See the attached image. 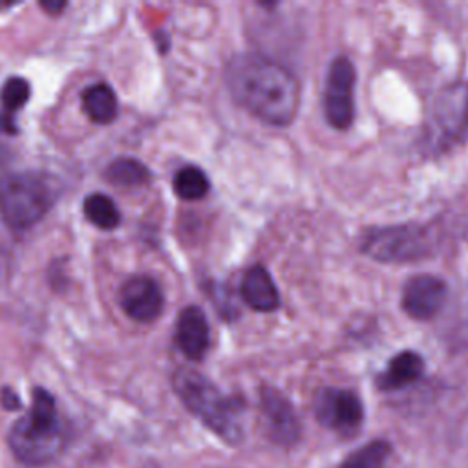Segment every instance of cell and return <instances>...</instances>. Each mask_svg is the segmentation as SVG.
Returning a JSON list of instances; mask_svg holds the SVG:
<instances>
[{
    "label": "cell",
    "instance_id": "44dd1931",
    "mask_svg": "<svg viewBox=\"0 0 468 468\" xmlns=\"http://www.w3.org/2000/svg\"><path fill=\"white\" fill-rule=\"evenodd\" d=\"M16 132H18V126H16V122H15L13 115L2 110V112H0V133L15 135Z\"/></svg>",
    "mask_w": 468,
    "mask_h": 468
},
{
    "label": "cell",
    "instance_id": "d6986e66",
    "mask_svg": "<svg viewBox=\"0 0 468 468\" xmlns=\"http://www.w3.org/2000/svg\"><path fill=\"white\" fill-rule=\"evenodd\" d=\"M29 82L22 77H9L2 90H0V102L4 106V112L13 113L16 110H20L27 99H29Z\"/></svg>",
    "mask_w": 468,
    "mask_h": 468
},
{
    "label": "cell",
    "instance_id": "52a82bcc",
    "mask_svg": "<svg viewBox=\"0 0 468 468\" xmlns=\"http://www.w3.org/2000/svg\"><path fill=\"white\" fill-rule=\"evenodd\" d=\"M316 420L340 435H353L364 420V406L355 391L324 388L314 397Z\"/></svg>",
    "mask_w": 468,
    "mask_h": 468
},
{
    "label": "cell",
    "instance_id": "30bf717a",
    "mask_svg": "<svg viewBox=\"0 0 468 468\" xmlns=\"http://www.w3.org/2000/svg\"><path fill=\"white\" fill-rule=\"evenodd\" d=\"M260 399L269 437L282 446L294 444L300 437V420L292 404L274 388H263Z\"/></svg>",
    "mask_w": 468,
    "mask_h": 468
},
{
    "label": "cell",
    "instance_id": "ac0fdd59",
    "mask_svg": "<svg viewBox=\"0 0 468 468\" xmlns=\"http://www.w3.org/2000/svg\"><path fill=\"white\" fill-rule=\"evenodd\" d=\"M106 179L117 186H137L144 185L150 179L148 168L132 157H121L115 159L112 165H108L104 172Z\"/></svg>",
    "mask_w": 468,
    "mask_h": 468
},
{
    "label": "cell",
    "instance_id": "e0dca14e",
    "mask_svg": "<svg viewBox=\"0 0 468 468\" xmlns=\"http://www.w3.org/2000/svg\"><path fill=\"white\" fill-rule=\"evenodd\" d=\"M210 190V181L197 166H183L174 177V192L185 201H197Z\"/></svg>",
    "mask_w": 468,
    "mask_h": 468
},
{
    "label": "cell",
    "instance_id": "7c38bea8",
    "mask_svg": "<svg viewBox=\"0 0 468 468\" xmlns=\"http://www.w3.org/2000/svg\"><path fill=\"white\" fill-rule=\"evenodd\" d=\"M241 298L250 309L260 313H271L278 309L280 294L265 267L254 265L245 272L241 280Z\"/></svg>",
    "mask_w": 468,
    "mask_h": 468
},
{
    "label": "cell",
    "instance_id": "277c9868",
    "mask_svg": "<svg viewBox=\"0 0 468 468\" xmlns=\"http://www.w3.org/2000/svg\"><path fill=\"white\" fill-rule=\"evenodd\" d=\"M55 199V188L37 172L7 170L0 174V214L13 229L40 221Z\"/></svg>",
    "mask_w": 468,
    "mask_h": 468
},
{
    "label": "cell",
    "instance_id": "9c48e42d",
    "mask_svg": "<svg viewBox=\"0 0 468 468\" xmlns=\"http://www.w3.org/2000/svg\"><path fill=\"white\" fill-rule=\"evenodd\" d=\"M446 283L431 274H417L404 283L402 309L413 320H430L444 305Z\"/></svg>",
    "mask_w": 468,
    "mask_h": 468
},
{
    "label": "cell",
    "instance_id": "4fadbf2b",
    "mask_svg": "<svg viewBox=\"0 0 468 468\" xmlns=\"http://www.w3.org/2000/svg\"><path fill=\"white\" fill-rule=\"evenodd\" d=\"M422 371H424L422 356L415 351H402L388 362L386 369L378 375L377 384L384 391L400 389L419 380Z\"/></svg>",
    "mask_w": 468,
    "mask_h": 468
},
{
    "label": "cell",
    "instance_id": "7402d4cb",
    "mask_svg": "<svg viewBox=\"0 0 468 468\" xmlns=\"http://www.w3.org/2000/svg\"><path fill=\"white\" fill-rule=\"evenodd\" d=\"M40 7L46 11V13H49V15H57V13H60L64 7H66V4L64 2H40Z\"/></svg>",
    "mask_w": 468,
    "mask_h": 468
},
{
    "label": "cell",
    "instance_id": "6da1fadb",
    "mask_svg": "<svg viewBox=\"0 0 468 468\" xmlns=\"http://www.w3.org/2000/svg\"><path fill=\"white\" fill-rule=\"evenodd\" d=\"M227 86L239 106L267 124L285 126L298 112L296 77L271 58L252 53L234 57L227 66Z\"/></svg>",
    "mask_w": 468,
    "mask_h": 468
},
{
    "label": "cell",
    "instance_id": "8992f818",
    "mask_svg": "<svg viewBox=\"0 0 468 468\" xmlns=\"http://www.w3.org/2000/svg\"><path fill=\"white\" fill-rule=\"evenodd\" d=\"M355 68L346 57H336L327 71L324 91V113L336 130H347L355 117Z\"/></svg>",
    "mask_w": 468,
    "mask_h": 468
},
{
    "label": "cell",
    "instance_id": "ffe728a7",
    "mask_svg": "<svg viewBox=\"0 0 468 468\" xmlns=\"http://www.w3.org/2000/svg\"><path fill=\"white\" fill-rule=\"evenodd\" d=\"M0 402L5 410H18L22 404H20V399L18 395L11 389V388H4L2 393H0Z\"/></svg>",
    "mask_w": 468,
    "mask_h": 468
},
{
    "label": "cell",
    "instance_id": "5bb4252c",
    "mask_svg": "<svg viewBox=\"0 0 468 468\" xmlns=\"http://www.w3.org/2000/svg\"><path fill=\"white\" fill-rule=\"evenodd\" d=\"M80 101L84 113L95 124H110L117 117V97L104 82L88 86L82 91Z\"/></svg>",
    "mask_w": 468,
    "mask_h": 468
},
{
    "label": "cell",
    "instance_id": "7a4b0ae2",
    "mask_svg": "<svg viewBox=\"0 0 468 468\" xmlns=\"http://www.w3.org/2000/svg\"><path fill=\"white\" fill-rule=\"evenodd\" d=\"M7 444L13 455L29 466L55 461L66 444L55 399L44 388H35L29 410L9 428Z\"/></svg>",
    "mask_w": 468,
    "mask_h": 468
},
{
    "label": "cell",
    "instance_id": "3957f363",
    "mask_svg": "<svg viewBox=\"0 0 468 468\" xmlns=\"http://www.w3.org/2000/svg\"><path fill=\"white\" fill-rule=\"evenodd\" d=\"M172 384L179 400L208 430L225 442L238 444L241 441L243 430L238 404L225 397L205 375L190 367H179L172 377Z\"/></svg>",
    "mask_w": 468,
    "mask_h": 468
},
{
    "label": "cell",
    "instance_id": "5b68a950",
    "mask_svg": "<svg viewBox=\"0 0 468 468\" xmlns=\"http://www.w3.org/2000/svg\"><path fill=\"white\" fill-rule=\"evenodd\" d=\"M433 238L420 225H395L371 230L364 236L362 252L378 261H411L426 256Z\"/></svg>",
    "mask_w": 468,
    "mask_h": 468
},
{
    "label": "cell",
    "instance_id": "2e32d148",
    "mask_svg": "<svg viewBox=\"0 0 468 468\" xmlns=\"http://www.w3.org/2000/svg\"><path fill=\"white\" fill-rule=\"evenodd\" d=\"M389 453H391V444L384 439H375L353 450L340 463L338 468H384Z\"/></svg>",
    "mask_w": 468,
    "mask_h": 468
},
{
    "label": "cell",
    "instance_id": "9a60e30c",
    "mask_svg": "<svg viewBox=\"0 0 468 468\" xmlns=\"http://www.w3.org/2000/svg\"><path fill=\"white\" fill-rule=\"evenodd\" d=\"M82 210L86 219L101 230H112L121 223V212L106 194H90L82 203Z\"/></svg>",
    "mask_w": 468,
    "mask_h": 468
},
{
    "label": "cell",
    "instance_id": "ba28073f",
    "mask_svg": "<svg viewBox=\"0 0 468 468\" xmlns=\"http://www.w3.org/2000/svg\"><path fill=\"white\" fill-rule=\"evenodd\" d=\"M119 303L128 318L146 324L161 314L165 296L154 278L132 276L119 289Z\"/></svg>",
    "mask_w": 468,
    "mask_h": 468
},
{
    "label": "cell",
    "instance_id": "8fae6325",
    "mask_svg": "<svg viewBox=\"0 0 468 468\" xmlns=\"http://www.w3.org/2000/svg\"><path fill=\"white\" fill-rule=\"evenodd\" d=\"M174 340L188 360H201L210 346V329L205 313L196 307H185L176 320Z\"/></svg>",
    "mask_w": 468,
    "mask_h": 468
}]
</instances>
